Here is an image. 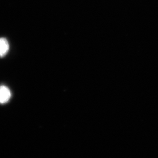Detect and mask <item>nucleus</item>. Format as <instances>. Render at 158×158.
<instances>
[{
  "mask_svg": "<svg viewBox=\"0 0 158 158\" xmlns=\"http://www.w3.org/2000/svg\"><path fill=\"white\" fill-rule=\"evenodd\" d=\"M11 97L10 90L5 85L0 86V104L7 103Z\"/></svg>",
  "mask_w": 158,
  "mask_h": 158,
  "instance_id": "nucleus-1",
  "label": "nucleus"
},
{
  "mask_svg": "<svg viewBox=\"0 0 158 158\" xmlns=\"http://www.w3.org/2000/svg\"><path fill=\"white\" fill-rule=\"evenodd\" d=\"M9 49V43L7 40L4 38H0V58H3L7 55Z\"/></svg>",
  "mask_w": 158,
  "mask_h": 158,
  "instance_id": "nucleus-2",
  "label": "nucleus"
}]
</instances>
